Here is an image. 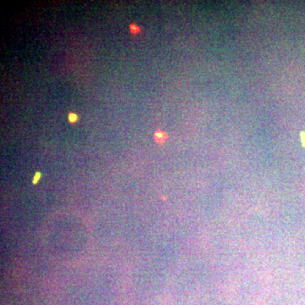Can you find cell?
I'll return each mask as SVG.
<instances>
[{"instance_id":"2","label":"cell","mask_w":305,"mask_h":305,"mask_svg":"<svg viewBox=\"0 0 305 305\" xmlns=\"http://www.w3.org/2000/svg\"><path fill=\"white\" fill-rule=\"evenodd\" d=\"M130 30H131V33H137V32H140L141 28H140L138 26L135 25V24H131Z\"/></svg>"},{"instance_id":"4","label":"cell","mask_w":305,"mask_h":305,"mask_svg":"<svg viewBox=\"0 0 305 305\" xmlns=\"http://www.w3.org/2000/svg\"><path fill=\"white\" fill-rule=\"evenodd\" d=\"M40 177H41V173H40V172H37V173L35 174V176L33 177V181H32L33 184L37 183V181H39Z\"/></svg>"},{"instance_id":"1","label":"cell","mask_w":305,"mask_h":305,"mask_svg":"<svg viewBox=\"0 0 305 305\" xmlns=\"http://www.w3.org/2000/svg\"><path fill=\"white\" fill-rule=\"evenodd\" d=\"M166 138H167V134L165 132L160 130H157L155 131V133H154V139H155V141L157 142L158 143H159V144L164 143L165 140H166Z\"/></svg>"},{"instance_id":"3","label":"cell","mask_w":305,"mask_h":305,"mask_svg":"<svg viewBox=\"0 0 305 305\" xmlns=\"http://www.w3.org/2000/svg\"><path fill=\"white\" fill-rule=\"evenodd\" d=\"M68 118H69L70 122H71V123H75V122L77 120L78 117H77V115H76V114L70 113L69 114V116H68Z\"/></svg>"},{"instance_id":"5","label":"cell","mask_w":305,"mask_h":305,"mask_svg":"<svg viewBox=\"0 0 305 305\" xmlns=\"http://www.w3.org/2000/svg\"><path fill=\"white\" fill-rule=\"evenodd\" d=\"M301 140H302V143L305 147V132H302L301 133Z\"/></svg>"}]
</instances>
